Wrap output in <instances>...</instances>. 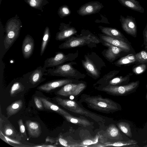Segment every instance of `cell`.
<instances>
[{"label": "cell", "instance_id": "1", "mask_svg": "<svg viewBox=\"0 0 147 147\" xmlns=\"http://www.w3.org/2000/svg\"><path fill=\"white\" fill-rule=\"evenodd\" d=\"M80 101L85 103L90 109L105 113H113L122 109L121 106L118 103L100 95L91 96L82 94L80 96Z\"/></svg>", "mask_w": 147, "mask_h": 147}, {"label": "cell", "instance_id": "2", "mask_svg": "<svg viewBox=\"0 0 147 147\" xmlns=\"http://www.w3.org/2000/svg\"><path fill=\"white\" fill-rule=\"evenodd\" d=\"M56 100L59 105L71 112L89 117L99 123L104 122L102 117L85 109L74 100L60 97L56 98Z\"/></svg>", "mask_w": 147, "mask_h": 147}, {"label": "cell", "instance_id": "3", "mask_svg": "<svg viewBox=\"0 0 147 147\" xmlns=\"http://www.w3.org/2000/svg\"><path fill=\"white\" fill-rule=\"evenodd\" d=\"M77 64L71 62L58 66L47 69L46 72L49 75L60 76L77 80L84 79L86 76L74 68L72 65Z\"/></svg>", "mask_w": 147, "mask_h": 147}, {"label": "cell", "instance_id": "4", "mask_svg": "<svg viewBox=\"0 0 147 147\" xmlns=\"http://www.w3.org/2000/svg\"><path fill=\"white\" fill-rule=\"evenodd\" d=\"M139 81L129 83L127 84L119 86H98L94 87L98 91L106 92L113 96H125L135 92L139 86Z\"/></svg>", "mask_w": 147, "mask_h": 147}, {"label": "cell", "instance_id": "5", "mask_svg": "<svg viewBox=\"0 0 147 147\" xmlns=\"http://www.w3.org/2000/svg\"><path fill=\"white\" fill-rule=\"evenodd\" d=\"M99 39L95 36L90 34L80 37L71 36L59 46L60 49L71 48L88 44L90 43L98 44Z\"/></svg>", "mask_w": 147, "mask_h": 147}, {"label": "cell", "instance_id": "6", "mask_svg": "<svg viewBox=\"0 0 147 147\" xmlns=\"http://www.w3.org/2000/svg\"><path fill=\"white\" fill-rule=\"evenodd\" d=\"M20 30V23L15 21L9 22L5 28L6 34L3 40L5 49L7 51L18 37Z\"/></svg>", "mask_w": 147, "mask_h": 147}, {"label": "cell", "instance_id": "7", "mask_svg": "<svg viewBox=\"0 0 147 147\" xmlns=\"http://www.w3.org/2000/svg\"><path fill=\"white\" fill-rule=\"evenodd\" d=\"M78 52L65 54L61 52L55 53L54 56L47 59L44 61L43 67L45 68L56 67L66 61H72L78 57Z\"/></svg>", "mask_w": 147, "mask_h": 147}, {"label": "cell", "instance_id": "8", "mask_svg": "<svg viewBox=\"0 0 147 147\" xmlns=\"http://www.w3.org/2000/svg\"><path fill=\"white\" fill-rule=\"evenodd\" d=\"M86 87V83L83 81L70 83L61 87L56 93L58 95L65 97L76 96L79 95Z\"/></svg>", "mask_w": 147, "mask_h": 147}, {"label": "cell", "instance_id": "9", "mask_svg": "<svg viewBox=\"0 0 147 147\" xmlns=\"http://www.w3.org/2000/svg\"><path fill=\"white\" fill-rule=\"evenodd\" d=\"M47 69L43 66H39L36 69L24 75L23 79L32 86H35L46 80L43 77Z\"/></svg>", "mask_w": 147, "mask_h": 147}, {"label": "cell", "instance_id": "10", "mask_svg": "<svg viewBox=\"0 0 147 147\" xmlns=\"http://www.w3.org/2000/svg\"><path fill=\"white\" fill-rule=\"evenodd\" d=\"M82 82L71 78L60 79L46 82L38 86L37 88L39 90L48 92L69 83H78Z\"/></svg>", "mask_w": 147, "mask_h": 147}, {"label": "cell", "instance_id": "11", "mask_svg": "<svg viewBox=\"0 0 147 147\" xmlns=\"http://www.w3.org/2000/svg\"><path fill=\"white\" fill-rule=\"evenodd\" d=\"M119 20L123 30L127 34L136 38L137 27L135 18L131 16H127L125 17L121 15Z\"/></svg>", "mask_w": 147, "mask_h": 147}, {"label": "cell", "instance_id": "12", "mask_svg": "<svg viewBox=\"0 0 147 147\" xmlns=\"http://www.w3.org/2000/svg\"><path fill=\"white\" fill-rule=\"evenodd\" d=\"M103 7L102 4L99 2H89L81 6L77 11L78 14L84 16L97 13Z\"/></svg>", "mask_w": 147, "mask_h": 147}, {"label": "cell", "instance_id": "13", "mask_svg": "<svg viewBox=\"0 0 147 147\" xmlns=\"http://www.w3.org/2000/svg\"><path fill=\"white\" fill-rule=\"evenodd\" d=\"M84 67L93 78L96 79L99 78L101 74L100 68L98 67L97 63L90 59V56L85 55L84 59L82 61Z\"/></svg>", "mask_w": 147, "mask_h": 147}, {"label": "cell", "instance_id": "14", "mask_svg": "<svg viewBox=\"0 0 147 147\" xmlns=\"http://www.w3.org/2000/svg\"><path fill=\"white\" fill-rule=\"evenodd\" d=\"M100 37L103 41L121 48L125 52L136 53L131 45H129L125 41L114 38L106 35H102Z\"/></svg>", "mask_w": 147, "mask_h": 147}, {"label": "cell", "instance_id": "15", "mask_svg": "<svg viewBox=\"0 0 147 147\" xmlns=\"http://www.w3.org/2000/svg\"><path fill=\"white\" fill-rule=\"evenodd\" d=\"M103 136L107 140L106 141H121L123 139L119 129L114 124L109 125L105 131Z\"/></svg>", "mask_w": 147, "mask_h": 147}, {"label": "cell", "instance_id": "16", "mask_svg": "<svg viewBox=\"0 0 147 147\" xmlns=\"http://www.w3.org/2000/svg\"><path fill=\"white\" fill-rule=\"evenodd\" d=\"M34 47V41L33 38L28 34L24 38L22 45V55L25 59L29 58L32 55Z\"/></svg>", "mask_w": 147, "mask_h": 147}, {"label": "cell", "instance_id": "17", "mask_svg": "<svg viewBox=\"0 0 147 147\" xmlns=\"http://www.w3.org/2000/svg\"><path fill=\"white\" fill-rule=\"evenodd\" d=\"M59 29L60 31L57 33L55 37L56 40L58 41L66 40L77 32L75 28L68 24L61 25Z\"/></svg>", "mask_w": 147, "mask_h": 147}, {"label": "cell", "instance_id": "18", "mask_svg": "<svg viewBox=\"0 0 147 147\" xmlns=\"http://www.w3.org/2000/svg\"><path fill=\"white\" fill-rule=\"evenodd\" d=\"M138 142L134 140H131L127 141L122 140L114 142L106 141L92 145L91 147H106L112 146L134 147L138 146Z\"/></svg>", "mask_w": 147, "mask_h": 147}, {"label": "cell", "instance_id": "19", "mask_svg": "<svg viewBox=\"0 0 147 147\" xmlns=\"http://www.w3.org/2000/svg\"><path fill=\"white\" fill-rule=\"evenodd\" d=\"M104 45L108 47L104 54V57L109 61L112 62L119 57L121 52H125L122 49L104 41Z\"/></svg>", "mask_w": 147, "mask_h": 147}, {"label": "cell", "instance_id": "20", "mask_svg": "<svg viewBox=\"0 0 147 147\" xmlns=\"http://www.w3.org/2000/svg\"><path fill=\"white\" fill-rule=\"evenodd\" d=\"M98 27L100 29L101 32L106 35L114 38L121 40L131 45V43L117 29L114 28L104 27L101 26H99Z\"/></svg>", "mask_w": 147, "mask_h": 147}, {"label": "cell", "instance_id": "21", "mask_svg": "<svg viewBox=\"0 0 147 147\" xmlns=\"http://www.w3.org/2000/svg\"><path fill=\"white\" fill-rule=\"evenodd\" d=\"M62 116L68 122L80 126L91 127L93 123L84 117H78L71 115H64Z\"/></svg>", "mask_w": 147, "mask_h": 147}, {"label": "cell", "instance_id": "22", "mask_svg": "<svg viewBox=\"0 0 147 147\" xmlns=\"http://www.w3.org/2000/svg\"><path fill=\"white\" fill-rule=\"evenodd\" d=\"M39 98L42 101L43 106L46 109L54 111L62 116L64 115H71L65 110L50 102L46 98L40 97Z\"/></svg>", "mask_w": 147, "mask_h": 147}, {"label": "cell", "instance_id": "23", "mask_svg": "<svg viewBox=\"0 0 147 147\" xmlns=\"http://www.w3.org/2000/svg\"><path fill=\"white\" fill-rule=\"evenodd\" d=\"M132 75V74L130 73L125 76L115 77L104 85L98 86H119L126 85L129 83L130 77Z\"/></svg>", "mask_w": 147, "mask_h": 147}, {"label": "cell", "instance_id": "24", "mask_svg": "<svg viewBox=\"0 0 147 147\" xmlns=\"http://www.w3.org/2000/svg\"><path fill=\"white\" fill-rule=\"evenodd\" d=\"M123 6L132 10L143 13L144 9L136 0H118Z\"/></svg>", "mask_w": 147, "mask_h": 147}, {"label": "cell", "instance_id": "25", "mask_svg": "<svg viewBox=\"0 0 147 147\" xmlns=\"http://www.w3.org/2000/svg\"><path fill=\"white\" fill-rule=\"evenodd\" d=\"M26 124L30 136L33 137H38L40 136L41 128L38 122L28 120L26 121Z\"/></svg>", "mask_w": 147, "mask_h": 147}, {"label": "cell", "instance_id": "26", "mask_svg": "<svg viewBox=\"0 0 147 147\" xmlns=\"http://www.w3.org/2000/svg\"><path fill=\"white\" fill-rule=\"evenodd\" d=\"M135 54L131 53L125 56L122 57L114 63L116 66L128 65L138 63L135 57Z\"/></svg>", "mask_w": 147, "mask_h": 147}, {"label": "cell", "instance_id": "27", "mask_svg": "<svg viewBox=\"0 0 147 147\" xmlns=\"http://www.w3.org/2000/svg\"><path fill=\"white\" fill-rule=\"evenodd\" d=\"M23 103L21 100L16 101L8 106L6 109L7 117L17 113L22 107Z\"/></svg>", "mask_w": 147, "mask_h": 147}, {"label": "cell", "instance_id": "28", "mask_svg": "<svg viewBox=\"0 0 147 147\" xmlns=\"http://www.w3.org/2000/svg\"><path fill=\"white\" fill-rule=\"evenodd\" d=\"M120 71L118 70L111 71L109 73L104 75L101 78L98 80L95 83L93 84L94 87L102 86L115 77L118 74Z\"/></svg>", "mask_w": 147, "mask_h": 147}, {"label": "cell", "instance_id": "29", "mask_svg": "<svg viewBox=\"0 0 147 147\" xmlns=\"http://www.w3.org/2000/svg\"><path fill=\"white\" fill-rule=\"evenodd\" d=\"M50 37V34L49 28L46 27L44 30L41 42L40 55L42 56L44 53L47 47V44L49 42Z\"/></svg>", "mask_w": 147, "mask_h": 147}, {"label": "cell", "instance_id": "30", "mask_svg": "<svg viewBox=\"0 0 147 147\" xmlns=\"http://www.w3.org/2000/svg\"><path fill=\"white\" fill-rule=\"evenodd\" d=\"M116 125L121 131L129 138L132 137L130 125L128 123L123 121L118 122Z\"/></svg>", "mask_w": 147, "mask_h": 147}, {"label": "cell", "instance_id": "31", "mask_svg": "<svg viewBox=\"0 0 147 147\" xmlns=\"http://www.w3.org/2000/svg\"><path fill=\"white\" fill-rule=\"evenodd\" d=\"M24 86L21 81H17L12 84L10 90V93L11 96H13L16 94L24 90Z\"/></svg>", "mask_w": 147, "mask_h": 147}, {"label": "cell", "instance_id": "32", "mask_svg": "<svg viewBox=\"0 0 147 147\" xmlns=\"http://www.w3.org/2000/svg\"><path fill=\"white\" fill-rule=\"evenodd\" d=\"M60 144L63 146L66 147H87L81 143L76 142L60 137L59 139Z\"/></svg>", "mask_w": 147, "mask_h": 147}, {"label": "cell", "instance_id": "33", "mask_svg": "<svg viewBox=\"0 0 147 147\" xmlns=\"http://www.w3.org/2000/svg\"><path fill=\"white\" fill-rule=\"evenodd\" d=\"M147 69V63H138L132 67V71L135 74L138 75L144 73Z\"/></svg>", "mask_w": 147, "mask_h": 147}, {"label": "cell", "instance_id": "34", "mask_svg": "<svg viewBox=\"0 0 147 147\" xmlns=\"http://www.w3.org/2000/svg\"><path fill=\"white\" fill-rule=\"evenodd\" d=\"M136 59L138 63H147V51L142 50L135 54Z\"/></svg>", "mask_w": 147, "mask_h": 147}, {"label": "cell", "instance_id": "35", "mask_svg": "<svg viewBox=\"0 0 147 147\" xmlns=\"http://www.w3.org/2000/svg\"><path fill=\"white\" fill-rule=\"evenodd\" d=\"M60 16L62 17L67 16L71 13V11L68 7L66 5H63L60 8L59 11Z\"/></svg>", "mask_w": 147, "mask_h": 147}, {"label": "cell", "instance_id": "36", "mask_svg": "<svg viewBox=\"0 0 147 147\" xmlns=\"http://www.w3.org/2000/svg\"><path fill=\"white\" fill-rule=\"evenodd\" d=\"M4 132L6 135L10 136L13 135L14 131L11 126L9 125H7L5 127Z\"/></svg>", "mask_w": 147, "mask_h": 147}, {"label": "cell", "instance_id": "37", "mask_svg": "<svg viewBox=\"0 0 147 147\" xmlns=\"http://www.w3.org/2000/svg\"><path fill=\"white\" fill-rule=\"evenodd\" d=\"M34 101L36 107L39 109H43L42 102L39 97H35L34 98Z\"/></svg>", "mask_w": 147, "mask_h": 147}, {"label": "cell", "instance_id": "38", "mask_svg": "<svg viewBox=\"0 0 147 147\" xmlns=\"http://www.w3.org/2000/svg\"><path fill=\"white\" fill-rule=\"evenodd\" d=\"M144 38L143 45L144 46L145 50L147 51V24L143 32Z\"/></svg>", "mask_w": 147, "mask_h": 147}, {"label": "cell", "instance_id": "39", "mask_svg": "<svg viewBox=\"0 0 147 147\" xmlns=\"http://www.w3.org/2000/svg\"><path fill=\"white\" fill-rule=\"evenodd\" d=\"M28 3L32 7H36L40 3V0H28Z\"/></svg>", "mask_w": 147, "mask_h": 147}, {"label": "cell", "instance_id": "40", "mask_svg": "<svg viewBox=\"0 0 147 147\" xmlns=\"http://www.w3.org/2000/svg\"><path fill=\"white\" fill-rule=\"evenodd\" d=\"M18 123L19 125L20 132L22 134L25 133V127L22 120V119H20L18 121Z\"/></svg>", "mask_w": 147, "mask_h": 147}, {"label": "cell", "instance_id": "41", "mask_svg": "<svg viewBox=\"0 0 147 147\" xmlns=\"http://www.w3.org/2000/svg\"><path fill=\"white\" fill-rule=\"evenodd\" d=\"M146 87L147 89V84H146ZM146 100H147V93H146Z\"/></svg>", "mask_w": 147, "mask_h": 147}]
</instances>
